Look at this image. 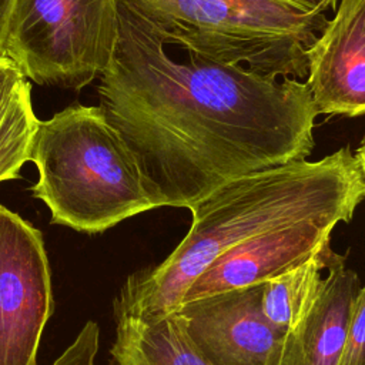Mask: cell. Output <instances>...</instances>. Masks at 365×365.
Returning <instances> with one entry per match:
<instances>
[{
	"instance_id": "obj_7",
	"label": "cell",
	"mask_w": 365,
	"mask_h": 365,
	"mask_svg": "<svg viewBox=\"0 0 365 365\" xmlns=\"http://www.w3.org/2000/svg\"><path fill=\"white\" fill-rule=\"evenodd\" d=\"M264 284L184 302L177 312L211 365H281L285 332L262 312Z\"/></svg>"
},
{
	"instance_id": "obj_10",
	"label": "cell",
	"mask_w": 365,
	"mask_h": 365,
	"mask_svg": "<svg viewBox=\"0 0 365 365\" xmlns=\"http://www.w3.org/2000/svg\"><path fill=\"white\" fill-rule=\"evenodd\" d=\"M334 252L322 289L305 318L285 335L281 365H338L352 317L359 278Z\"/></svg>"
},
{
	"instance_id": "obj_19",
	"label": "cell",
	"mask_w": 365,
	"mask_h": 365,
	"mask_svg": "<svg viewBox=\"0 0 365 365\" xmlns=\"http://www.w3.org/2000/svg\"><path fill=\"white\" fill-rule=\"evenodd\" d=\"M355 155H356V158L359 161V165H361V170H362V175H364V181H365V135H364L359 147L356 148Z\"/></svg>"
},
{
	"instance_id": "obj_14",
	"label": "cell",
	"mask_w": 365,
	"mask_h": 365,
	"mask_svg": "<svg viewBox=\"0 0 365 365\" xmlns=\"http://www.w3.org/2000/svg\"><path fill=\"white\" fill-rule=\"evenodd\" d=\"M338 365H365V285L356 295Z\"/></svg>"
},
{
	"instance_id": "obj_4",
	"label": "cell",
	"mask_w": 365,
	"mask_h": 365,
	"mask_svg": "<svg viewBox=\"0 0 365 365\" xmlns=\"http://www.w3.org/2000/svg\"><path fill=\"white\" fill-rule=\"evenodd\" d=\"M187 54L278 78H307V50L327 23L305 0H121Z\"/></svg>"
},
{
	"instance_id": "obj_17",
	"label": "cell",
	"mask_w": 365,
	"mask_h": 365,
	"mask_svg": "<svg viewBox=\"0 0 365 365\" xmlns=\"http://www.w3.org/2000/svg\"><path fill=\"white\" fill-rule=\"evenodd\" d=\"M13 1L14 0H0V56H4V38Z\"/></svg>"
},
{
	"instance_id": "obj_15",
	"label": "cell",
	"mask_w": 365,
	"mask_h": 365,
	"mask_svg": "<svg viewBox=\"0 0 365 365\" xmlns=\"http://www.w3.org/2000/svg\"><path fill=\"white\" fill-rule=\"evenodd\" d=\"M100 345V328L94 321H87L76 339L63 351L53 365H96L94 359Z\"/></svg>"
},
{
	"instance_id": "obj_11",
	"label": "cell",
	"mask_w": 365,
	"mask_h": 365,
	"mask_svg": "<svg viewBox=\"0 0 365 365\" xmlns=\"http://www.w3.org/2000/svg\"><path fill=\"white\" fill-rule=\"evenodd\" d=\"M110 349L115 365H211L197 349L180 312L160 318H115Z\"/></svg>"
},
{
	"instance_id": "obj_13",
	"label": "cell",
	"mask_w": 365,
	"mask_h": 365,
	"mask_svg": "<svg viewBox=\"0 0 365 365\" xmlns=\"http://www.w3.org/2000/svg\"><path fill=\"white\" fill-rule=\"evenodd\" d=\"M38 121L31 106V87L24 78L0 114V182L20 178L21 167L31 160Z\"/></svg>"
},
{
	"instance_id": "obj_5",
	"label": "cell",
	"mask_w": 365,
	"mask_h": 365,
	"mask_svg": "<svg viewBox=\"0 0 365 365\" xmlns=\"http://www.w3.org/2000/svg\"><path fill=\"white\" fill-rule=\"evenodd\" d=\"M120 0H14L4 56L38 86L80 91L108 67Z\"/></svg>"
},
{
	"instance_id": "obj_9",
	"label": "cell",
	"mask_w": 365,
	"mask_h": 365,
	"mask_svg": "<svg viewBox=\"0 0 365 365\" xmlns=\"http://www.w3.org/2000/svg\"><path fill=\"white\" fill-rule=\"evenodd\" d=\"M318 114L365 115V0H341L307 50Z\"/></svg>"
},
{
	"instance_id": "obj_16",
	"label": "cell",
	"mask_w": 365,
	"mask_h": 365,
	"mask_svg": "<svg viewBox=\"0 0 365 365\" xmlns=\"http://www.w3.org/2000/svg\"><path fill=\"white\" fill-rule=\"evenodd\" d=\"M21 80H24V76L16 63L7 56H0V114Z\"/></svg>"
},
{
	"instance_id": "obj_18",
	"label": "cell",
	"mask_w": 365,
	"mask_h": 365,
	"mask_svg": "<svg viewBox=\"0 0 365 365\" xmlns=\"http://www.w3.org/2000/svg\"><path fill=\"white\" fill-rule=\"evenodd\" d=\"M305 1H308L309 4L315 6L317 9H319L322 11H327L329 9L335 10V7H336V0H305Z\"/></svg>"
},
{
	"instance_id": "obj_8",
	"label": "cell",
	"mask_w": 365,
	"mask_h": 365,
	"mask_svg": "<svg viewBox=\"0 0 365 365\" xmlns=\"http://www.w3.org/2000/svg\"><path fill=\"white\" fill-rule=\"evenodd\" d=\"M352 217V211H332L279 225L241 242L218 257L188 287L182 304L278 277L331 244L334 228Z\"/></svg>"
},
{
	"instance_id": "obj_2",
	"label": "cell",
	"mask_w": 365,
	"mask_h": 365,
	"mask_svg": "<svg viewBox=\"0 0 365 365\" xmlns=\"http://www.w3.org/2000/svg\"><path fill=\"white\" fill-rule=\"evenodd\" d=\"M364 198L362 170L349 147L231 180L190 208L191 227L164 261L128 275L113 302L114 318L177 312L188 287L224 252L288 222L355 212Z\"/></svg>"
},
{
	"instance_id": "obj_1",
	"label": "cell",
	"mask_w": 365,
	"mask_h": 365,
	"mask_svg": "<svg viewBox=\"0 0 365 365\" xmlns=\"http://www.w3.org/2000/svg\"><path fill=\"white\" fill-rule=\"evenodd\" d=\"M120 0L100 107L134 153L158 208L190 210L231 180L312 153L318 113L305 81L178 58Z\"/></svg>"
},
{
	"instance_id": "obj_12",
	"label": "cell",
	"mask_w": 365,
	"mask_h": 365,
	"mask_svg": "<svg viewBox=\"0 0 365 365\" xmlns=\"http://www.w3.org/2000/svg\"><path fill=\"white\" fill-rule=\"evenodd\" d=\"M334 252L328 244L307 261L264 282L262 312L279 331H292L309 312L324 285L321 272Z\"/></svg>"
},
{
	"instance_id": "obj_6",
	"label": "cell",
	"mask_w": 365,
	"mask_h": 365,
	"mask_svg": "<svg viewBox=\"0 0 365 365\" xmlns=\"http://www.w3.org/2000/svg\"><path fill=\"white\" fill-rule=\"evenodd\" d=\"M53 311L43 234L0 204V365H37L40 339Z\"/></svg>"
},
{
	"instance_id": "obj_3",
	"label": "cell",
	"mask_w": 365,
	"mask_h": 365,
	"mask_svg": "<svg viewBox=\"0 0 365 365\" xmlns=\"http://www.w3.org/2000/svg\"><path fill=\"white\" fill-rule=\"evenodd\" d=\"M30 161L38 171L33 195L53 224L98 234L158 208L134 153L100 106H70L38 121Z\"/></svg>"
}]
</instances>
